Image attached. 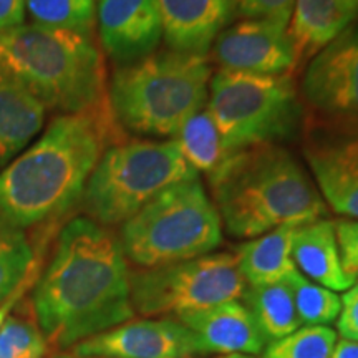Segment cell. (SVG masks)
<instances>
[{
  "mask_svg": "<svg viewBox=\"0 0 358 358\" xmlns=\"http://www.w3.org/2000/svg\"><path fill=\"white\" fill-rule=\"evenodd\" d=\"M129 272L120 239L106 226L88 216L66 222L32 299L47 342L58 350H71L131 320L136 312Z\"/></svg>",
  "mask_w": 358,
  "mask_h": 358,
  "instance_id": "6da1fadb",
  "label": "cell"
},
{
  "mask_svg": "<svg viewBox=\"0 0 358 358\" xmlns=\"http://www.w3.org/2000/svg\"><path fill=\"white\" fill-rule=\"evenodd\" d=\"M118 128L111 113L57 116L0 171V217L25 229L73 208Z\"/></svg>",
  "mask_w": 358,
  "mask_h": 358,
  "instance_id": "7a4b0ae2",
  "label": "cell"
},
{
  "mask_svg": "<svg viewBox=\"0 0 358 358\" xmlns=\"http://www.w3.org/2000/svg\"><path fill=\"white\" fill-rule=\"evenodd\" d=\"M208 178L213 203L232 237L250 241L277 227L302 226L325 216L317 187L280 145L237 150Z\"/></svg>",
  "mask_w": 358,
  "mask_h": 358,
  "instance_id": "3957f363",
  "label": "cell"
},
{
  "mask_svg": "<svg viewBox=\"0 0 358 358\" xmlns=\"http://www.w3.org/2000/svg\"><path fill=\"white\" fill-rule=\"evenodd\" d=\"M0 75L24 87L45 110L111 113L105 58L93 34L37 24L3 30Z\"/></svg>",
  "mask_w": 358,
  "mask_h": 358,
  "instance_id": "277c9868",
  "label": "cell"
},
{
  "mask_svg": "<svg viewBox=\"0 0 358 358\" xmlns=\"http://www.w3.org/2000/svg\"><path fill=\"white\" fill-rule=\"evenodd\" d=\"M213 77L208 55L155 52L120 65L108 82L116 124L143 136H174L208 103Z\"/></svg>",
  "mask_w": 358,
  "mask_h": 358,
  "instance_id": "5b68a950",
  "label": "cell"
},
{
  "mask_svg": "<svg viewBox=\"0 0 358 358\" xmlns=\"http://www.w3.org/2000/svg\"><path fill=\"white\" fill-rule=\"evenodd\" d=\"M127 261L151 268L211 254L222 243V222L199 179L161 191L120 231Z\"/></svg>",
  "mask_w": 358,
  "mask_h": 358,
  "instance_id": "8992f818",
  "label": "cell"
},
{
  "mask_svg": "<svg viewBox=\"0 0 358 358\" xmlns=\"http://www.w3.org/2000/svg\"><path fill=\"white\" fill-rule=\"evenodd\" d=\"M198 178L176 141H116L105 150L85 186L82 203L101 226L128 221L166 187Z\"/></svg>",
  "mask_w": 358,
  "mask_h": 358,
  "instance_id": "52a82bcc",
  "label": "cell"
},
{
  "mask_svg": "<svg viewBox=\"0 0 358 358\" xmlns=\"http://www.w3.org/2000/svg\"><path fill=\"white\" fill-rule=\"evenodd\" d=\"M206 108L229 153L290 140L302 120V103L290 75L217 70L209 82Z\"/></svg>",
  "mask_w": 358,
  "mask_h": 358,
  "instance_id": "ba28073f",
  "label": "cell"
},
{
  "mask_svg": "<svg viewBox=\"0 0 358 358\" xmlns=\"http://www.w3.org/2000/svg\"><path fill=\"white\" fill-rule=\"evenodd\" d=\"M134 312L146 317L178 315L239 301L245 280L236 254L217 252L129 272Z\"/></svg>",
  "mask_w": 358,
  "mask_h": 358,
  "instance_id": "9c48e42d",
  "label": "cell"
},
{
  "mask_svg": "<svg viewBox=\"0 0 358 358\" xmlns=\"http://www.w3.org/2000/svg\"><path fill=\"white\" fill-rule=\"evenodd\" d=\"M301 96L317 127L358 131V24L308 60Z\"/></svg>",
  "mask_w": 358,
  "mask_h": 358,
  "instance_id": "30bf717a",
  "label": "cell"
},
{
  "mask_svg": "<svg viewBox=\"0 0 358 358\" xmlns=\"http://www.w3.org/2000/svg\"><path fill=\"white\" fill-rule=\"evenodd\" d=\"M77 358H196L198 340L176 319L128 320L71 348Z\"/></svg>",
  "mask_w": 358,
  "mask_h": 358,
  "instance_id": "8fae6325",
  "label": "cell"
},
{
  "mask_svg": "<svg viewBox=\"0 0 358 358\" xmlns=\"http://www.w3.org/2000/svg\"><path fill=\"white\" fill-rule=\"evenodd\" d=\"M208 57L222 71L292 75L295 70L289 27L266 20H243L226 27L214 40Z\"/></svg>",
  "mask_w": 358,
  "mask_h": 358,
  "instance_id": "7c38bea8",
  "label": "cell"
},
{
  "mask_svg": "<svg viewBox=\"0 0 358 358\" xmlns=\"http://www.w3.org/2000/svg\"><path fill=\"white\" fill-rule=\"evenodd\" d=\"M303 156L325 206L358 221V131L315 127Z\"/></svg>",
  "mask_w": 358,
  "mask_h": 358,
  "instance_id": "4fadbf2b",
  "label": "cell"
},
{
  "mask_svg": "<svg viewBox=\"0 0 358 358\" xmlns=\"http://www.w3.org/2000/svg\"><path fill=\"white\" fill-rule=\"evenodd\" d=\"M96 27L103 52L120 65L151 55L163 40L158 0H100Z\"/></svg>",
  "mask_w": 358,
  "mask_h": 358,
  "instance_id": "5bb4252c",
  "label": "cell"
},
{
  "mask_svg": "<svg viewBox=\"0 0 358 358\" xmlns=\"http://www.w3.org/2000/svg\"><path fill=\"white\" fill-rule=\"evenodd\" d=\"M176 320L194 335L203 355H261L267 347L266 337L241 299L181 313Z\"/></svg>",
  "mask_w": 358,
  "mask_h": 358,
  "instance_id": "9a60e30c",
  "label": "cell"
},
{
  "mask_svg": "<svg viewBox=\"0 0 358 358\" xmlns=\"http://www.w3.org/2000/svg\"><path fill=\"white\" fill-rule=\"evenodd\" d=\"M163 38L169 50L208 55L232 15V0H158Z\"/></svg>",
  "mask_w": 358,
  "mask_h": 358,
  "instance_id": "2e32d148",
  "label": "cell"
},
{
  "mask_svg": "<svg viewBox=\"0 0 358 358\" xmlns=\"http://www.w3.org/2000/svg\"><path fill=\"white\" fill-rule=\"evenodd\" d=\"M292 259L303 277L334 292H345L357 282L342 266L335 222L330 219H317L295 227Z\"/></svg>",
  "mask_w": 358,
  "mask_h": 358,
  "instance_id": "e0dca14e",
  "label": "cell"
},
{
  "mask_svg": "<svg viewBox=\"0 0 358 358\" xmlns=\"http://www.w3.org/2000/svg\"><path fill=\"white\" fill-rule=\"evenodd\" d=\"M45 106L24 87L0 75V171L42 131Z\"/></svg>",
  "mask_w": 358,
  "mask_h": 358,
  "instance_id": "ac0fdd59",
  "label": "cell"
},
{
  "mask_svg": "<svg viewBox=\"0 0 358 358\" xmlns=\"http://www.w3.org/2000/svg\"><path fill=\"white\" fill-rule=\"evenodd\" d=\"M353 20L343 0H295L289 24L295 69L332 42Z\"/></svg>",
  "mask_w": 358,
  "mask_h": 358,
  "instance_id": "d6986e66",
  "label": "cell"
},
{
  "mask_svg": "<svg viewBox=\"0 0 358 358\" xmlns=\"http://www.w3.org/2000/svg\"><path fill=\"white\" fill-rule=\"evenodd\" d=\"M297 226H282L250 239L236 252L237 267L245 285H268L285 282L295 268L292 236Z\"/></svg>",
  "mask_w": 358,
  "mask_h": 358,
  "instance_id": "ffe728a7",
  "label": "cell"
},
{
  "mask_svg": "<svg viewBox=\"0 0 358 358\" xmlns=\"http://www.w3.org/2000/svg\"><path fill=\"white\" fill-rule=\"evenodd\" d=\"M241 301L254 317L267 343L287 337L302 327L287 282L245 285Z\"/></svg>",
  "mask_w": 358,
  "mask_h": 358,
  "instance_id": "44dd1931",
  "label": "cell"
},
{
  "mask_svg": "<svg viewBox=\"0 0 358 358\" xmlns=\"http://www.w3.org/2000/svg\"><path fill=\"white\" fill-rule=\"evenodd\" d=\"M174 141L189 168L208 176H211L231 155L206 106L179 128L174 134Z\"/></svg>",
  "mask_w": 358,
  "mask_h": 358,
  "instance_id": "7402d4cb",
  "label": "cell"
},
{
  "mask_svg": "<svg viewBox=\"0 0 358 358\" xmlns=\"http://www.w3.org/2000/svg\"><path fill=\"white\" fill-rule=\"evenodd\" d=\"M35 264L24 231L0 217V303L19 287Z\"/></svg>",
  "mask_w": 358,
  "mask_h": 358,
  "instance_id": "603a6c76",
  "label": "cell"
},
{
  "mask_svg": "<svg viewBox=\"0 0 358 358\" xmlns=\"http://www.w3.org/2000/svg\"><path fill=\"white\" fill-rule=\"evenodd\" d=\"M34 24L93 34L96 25L95 0H25Z\"/></svg>",
  "mask_w": 358,
  "mask_h": 358,
  "instance_id": "cb8c5ba5",
  "label": "cell"
},
{
  "mask_svg": "<svg viewBox=\"0 0 358 358\" xmlns=\"http://www.w3.org/2000/svg\"><path fill=\"white\" fill-rule=\"evenodd\" d=\"M285 282L292 290L295 308L302 327L330 325L337 322L342 307L337 292L315 284L299 271L292 272Z\"/></svg>",
  "mask_w": 358,
  "mask_h": 358,
  "instance_id": "d4e9b609",
  "label": "cell"
},
{
  "mask_svg": "<svg viewBox=\"0 0 358 358\" xmlns=\"http://www.w3.org/2000/svg\"><path fill=\"white\" fill-rule=\"evenodd\" d=\"M337 332L330 325L301 327L287 337L267 343L259 358H330Z\"/></svg>",
  "mask_w": 358,
  "mask_h": 358,
  "instance_id": "484cf974",
  "label": "cell"
},
{
  "mask_svg": "<svg viewBox=\"0 0 358 358\" xmlns=\"http://www.w3.org/2000/svg\"><path fill=\"white\" fill-rule=\"evenodd\" d=\"M48 342L38 324L8 315L0 327V358H45Z\"/></svg>",
  "mask_w": 358,
  "mask_h": 358,
  "instance_id": "4316f807",
  "label": "cell"
},
{
  "mask_svg": "<svg viewBox=\"0 0 358 358\" xmlns=\"http://www.w3.org/2000/svg\"><path fill=\"white\" fill-rule=\"evenodd\" d=\"M236 15L244 20H266L289 27L295 0H232Z\"/></svg>",
  "mask_w": 358,
  "mask_h": 358,
  "instance_id": "83f0119b",
  "label": "cell"
},
{
  "mask_svg": "<svg viewBox=\"0 0 358 358\" xmlns=\"http://www.w3.org/2000/svg\"><path fill=\"white\" fill-rule=\"evenodd\" d=\"M335 231H337L342 266L348 275L358 280V221L342 219L335 222Z\"/></svg>",
  "mask_w": 358,
  "mask_h": 358,
  "instance_id": "f1b7e54d",
  "label": "cell"
},
{
  "mask_svg": "<svg viewBox=\"0 0 358 358\" xmlns=\"http://www.w3.org/2000/svg\"><path fill=\"white\" fill-rule=\"evenodd\" d=\"M342 307L337 319L340 337L358 342V280L340 297Z\"/></svg>",
  "mask_w": 358,
  "mask_h": 358,
  "instance_id": "f546056e",
  "label": "cell"
},
{
  "mask_svg": "<svg viewBox=\"0 0 358 358\" xmlns=\"http://www.w3.org/2000/svg\"><path fill=\"white\" fill-rule=\"evenodd\" d=\"M25 0H0V32L24 24Z\"/></svg>",
  "mask_w": 358,
  "mask_h": 358,
  "instance_id": "4dcf8cb0",
  "label": "cell"
},
{
  "mask_svg": "<svg viewBox=\"0 0 358 358\" xmlns=\"http://www.w3.org/2000/svg\"><path fill=\"white\" fill-rule=\"evenodd\" d=\"M330 358H358V342L347 338L337 340Z\"/></svg>",
  "mask_w": 358,
  "mask_h": 358,
  "instance_id": "1f68e13d",
  "label": "cell"
},
{
  "mask_svg": "<svg viewBox=\"0 0 358 358\" xmlns=\"http://www.w3.org/2000/svg\"><path fill=\"white\" fill-rule=\"evenodd\" d=\"M343 3H345L347 10L350 12V15L353 19H357L358 17V0H343Z\"/></svg>",
  "mask_w": 358,
  "mask_h": 358,
  "instance_id": "d6a6232c",
  "label": "cell"
},
{
  "mask_svg": "<svg viewBox=\"0 0 358 358\" xmlns=\"http://www.w3.org/2000/svg\"><path fill=\"white\" fill-rule=\"evenodd\" d=\"M214 358H259V355H241V353H236V355H222Z\"/></svg>",
  "mask_w": 358,
  "mask_h": 358,
  "instance_id": "836d02e7",
  "label": "cell"
},
{
  "mask_svg": "<svg viewBox=\"0 0 358 358\" xmlns=\"http://www.w3.org/2000/svg\"><path fill=\"white\" fill-rule=\"evenodd\" d=\"M53 358H77V357H73L71 353H60V355H55Z\"/></svg>",
  "mask_w": 358,
  "mask_h": 358,
  "instance_id": "e575fe53",
  "label": "cell"
}]
</instances>
